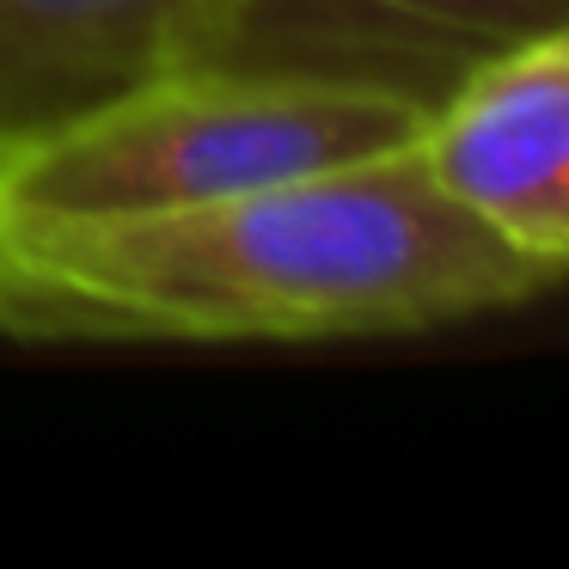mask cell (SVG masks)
Masks as SVG:
<instances>
[{"mask_svg":"<svg viewBox=\"0 0 569 569\" xmlns=\"http://www.w3.org/2000/svg\"><path fill=\"white\" fill-rule=\"evenodd\" d=\"M417 148L471 221L569 282V19L471 68Z\"/></svg>","mask_w":569,"mask_h":569,"instance_id":"cell-3","label":"cell"},{"mask_svg":"<svg viewBox=\"0 0 569 569\" xmlns=\"http://www.w3.org/2000/svg\"><path fill=\"white\" fill-rule=\"evenodd\" d=\"M557 288L471 221L422 148L129 221H0L13 343H349L483 319Z\"/></svg>","mask_w":569,"mask_h":569,"instance_id":"cell-1","label":"cell"},{"mask_svg":"<svg viewBox=\"0 0 569 569\" xmlns=\"http://www.w3.org/2000/svg\"><path fill=\"white\" fill-rule=\"evenodd\" d=\"M227 0H0V166L172 68L214 62Z\"/></svg>","mask_w":569,"mask_h":569,"instance_id":"cell-5","label":"cell"},{"mask_svg":"<svg viewBox=\"0 0 569 569\" xmlns=\"http://www.w3.org/2000/svg\"><path fill=\"white\" fill-rule=\"evenodd\" d=\"M569 0H227L214 62L435 104L478 62L563 26Z\"/></svg>","mask_w":569,"mask_h":569,"instance_id":"cell-4","label":"cell"},{"mask_svg":"<svg viewBox=\"0 0 569 569\" xmlns=\"http://www.w3.org/2000/svg\"><path fill=\"white\" fill-rule=\"evenodd\" d=\"M422 104L373 87L197 62L0 166V221H129L221 202L422 136Z\"/></svg>","mask_w":569,"mask_h":569,"instance_id":"cell-2","label":"cell"}]
</instances>
